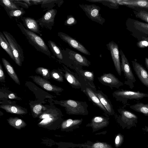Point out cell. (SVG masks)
<instances>
[{
    "label": "cell",
    "instance_id": "cell-1",
    "mask_svg": "<svg viewBox=\"0 0 148 148\" xmlns=\"http://www.w3.org/2000/svg\"><path fill=\"white\" fill-rule=\"evenodd\" d=\"M17 25L22 33L25 36L29 42L38 51L50 56V52L45 41L40 36L35 33L25 28L20 22Z\"/></svg>",
    "mask_w": 148,
    "mask_h": 148
},
{
    "label": "cell",
    "instance_id": "cell-2",
    "mask_svg": "<svg viewBox=\"0 0 148 148\" xmlns=\"http://www.w3.org/2000/svg\"><path fill=\"white\" fill-rule=\"evenodd\" d=\"M58 103L64 108L68 114L86 115L89 114L88 106L85 101L68 99L58 101Z\"/></svg>",
    "mask_w": 148,
    "mask_h": 148
},
{
    "label": "cell",
    "instance_id": "cell-3",
    "mask_svg": "<svg viewBox=\"0 0 148 148\" xmlns=\"http://www.w3.org/2000/svg\"><path fill=\"white\" fill-rule=\"evenodd\" d=\"M120 115L117 121L122 127L129 129L136 127L138 123V116L133 112L125 109L120 108L117 110Z\"/></svg>",
    "mask_w": 148,
    "mask_h": 148
},
{
    "label": "cell",
    "instance_id": "cell-4",
    "mask_svg": "<svg viewBox=\"0 0 148 148\" xmlns=\"http://www.w3.org/2000/svg\"><path fill=\"white\" fill-rule=\"evenodd\" d=\"M113 96L118 101L122 102L124 104H126L128 100L136 99L137 100L144 97H148V94L140 92L121 89L114 91Z\"/></svg>",
    "mask_w": 148,
    "mask_h": 148
},
{
    "label": "cell",
    "instance_id": "cell-5",
    "mask_svg": "<svg viewBox=\"0 0 148 148\" xmlns=\"http://www.w3.org/2000/svg\"><path fill=\"white\" fill-rule=\"evenodd\" d=\"M119 53L121 59V71L123 72L126 79L124 82V84L128 85L130 88L132 89L134 87V83L136 82V80L128 60L121 49L119 51Z\"/></svg>",
    "mask_w": 148,
    "mask_h": 148
},
{
    "label": "cell",
    "instance_id": "cell-6",
    "mask_svg": "<svg viewBox=\"0 0 148 148\" xmlns=\"http://www.w3.org/2000/svg\"><path fill=\"white\" fill-rule=\"evenodd\" d=\"M2 33L10 46L15 62L18 66H21L24 58L22 48L10 33L5 31H3Z\"/></svg>",
    "mask_w": 148,
    "mask_h": 148
},
{
    "label": "cell",
    "instance_id": "cell-7",
    "mask_svg": "<svg viewBox=\"0 0 148 148\" xmlns=\"http://www.w3.org/2000/svg\"><path fill=\"white\" fill-rule=\"evenodd\" d=\"M80 7L85 12L87 16L92 21L102 25L105 22V19L99 13L100 8L95 4H79Z\"/></svg>",
    "mask_w": 148,
    "mask_h": 148
},
{
    "label": "cell",
    "instance_id": "cell-8",
    "mask_svg": "<svg viewBox=\"0 0 148 148\" xmlns=\"http://www.w3.org/2000/svg\"><path fill=\"white\" fill-rule=\"evenodd\" d=\"M64 77L70 85L73 88L80 89L82 91L87 82L84 79L78 75L69 70L64 66Z\"/></svg>",
    "mask_w": 148,
    "mask_h": 148
},
{
    "label": "cell",
    "instance_id": "cell-9",
    "mask_svg": "<svg viewBox=\"0 0 148 148\" xmlns=\"http://www.w3.org/2000/svg\"><path fill=\"white\" fill-rule=\"evenodd\" d=\"M58 36L70 47L85 55H90V52L81 43L69 35L59 32L58 33Z\"/></svg>",
    "mask_w": 148,
    "mask_h": 148
},
{
    "label": "cell",
    "instance_id": "cell-10",
    "mask_svg": "<svg viewBox=\"0 0 148 148\" xmlns=\"http://www.w3.org/2000/svg\"><path fill=\"white\" fill-rule=\"evenodd\" d=\"M106 46L110 52L115 69L118 75L121 76L122 71L118 46L113 41L109 42Z\"/></svg>",
    "mask_w": 148,
    "mask_h": 148
},
{
    "label": "cell",
    "instance_id": "cell-11",
    "mask_svg": "<svg viewBox=\"0 0 148 148\" xmlns=\"http://www.w3.org/2000/svg\"><path fill=\"white\" fill-rule=\"evenodd\" d=\"M96 90L95 86L87 83L82 92L87 96L88 100L91 101L95 105L99 108L106 114H108V112L101 104L99 99L95 93Z\"/></svg>",
    "mask_w": 148,
    "mask_h": 148
},
{
    "label": "cell",
    "instance_id": "cell-12",
    "mask_svg": "<svg viewBox=\"0 0 148 148\" xmlns=\"http://www.w3.org/2000/svg\"><path fill=\"white\" fill-rule=\"evenodd\" d=\"M97 78L103 85L109 86L111 89L113 88H119L123 85V82L111 73H104Z\"/></svg>",
    "mask_w": 148,
    "mask_h": 148
},
{
    "label": "cell",
    "instance_id": "cell-13",
    "mask_svg": "<svg viewBox=\"0 0 148 148\" xmlns=\"http://www.w3.org/2000/svg\"><path fill=\"white\" fill-rule=\"evenodd\" d=\"M31 77L34 82L48 91L58 94L64 90V89L61 87L51 84L49 81L40 76L36 75Z\"/></svg>",
    "mask_w": 148,
    "mask_h": 148
},
{
    "label": "cell",
    "instance_id": "cell-14",
    "mask_svg": "<svg viewBox=\"0 0 148 148\" xmlns=\"http://www.w3.org/2000/svg\"><path fill=\"white\" fill-rule=\"evenodd\" d=\"M57 12L55 9H51L47 11L42 18L37 20L38 24L42 27L51 29L54 23V18Z\"/></svg>",
    "mask_w": 148,
    "mask_h": 148
},
{
    "label": "cell",
    "instance_id": "cell-15",
    "mask_svg": "<svg viewBox=\"0 0 148 148\" xmlns=\"http://www.w3.org/2000/svg\"><path fill=\"white\" fill-rule=\"evenodd\" d=\"M109 118L103 116H95L91 120L90 123L86 125L90 127L93 132L108 126L109 123Z\"/></svg>",
    "mask_w": 148,
    "mask_h": 148
},
{
    "label": "cell",
    "instance_id": "cell-16",
    "mask_svg": "<svg viewBox=\"0 0 148 148\" xmlns=\"http://www.w3.org/2000/svg\"><path fill=\"white\" fill-rule=\"evenodd\" d=\"M133 69L138 79L145 86L148 87V73L145 68L136 61H132Z\"/></svg>",
    "mask_w": 148,
    "mask_h": 148
},
{
    "label": "cell",
    "instance_id": "cell-17",
    "mask_svg": "<svg viewBox=\"0 0 148 148\" xmlns=\"http://www.w3.org/2000/svg\"><path fill=\"white\" fill-rule=\"evenodd\" d=\"M95 93L101 104L107 110L108 115H114L115 114V112L113 106L107 96L102 91L99 90H96L95 91Z\"/></svg>",
    "mask_w": 148,
    "mask_h": 148
},
{
    "label": "cell",
    "instance_id": "cell-18",
    "mask_svg": "<svg viewBox=\"0 0 148 148\" xmlns=\"http://www.w3.org/2000/svg\"><path fill=\"white\" fill-rule=\"evenodd\" d=\"M83 119H68L63 121L60 125L61 130L66 132L71 131L79 127Z\"/></svg>",
    "mask_w": 148,
    "mask_h": 148
},
{
    "label": "cell",
    "instance_id": "cell-19",
    "mask_svg": "<svg viewBox=\"0 0 148 148\" xmlns=\"http://www.w3.org/2000/svg\"><path fill=\"white\" fill-rule=\"evenodd\" d=\"M119 5L127 6L132 8H138L148 9V0H117Z\"/></svg>",
    "mask_w": 148,
    "mask_h": 148
},
{
    "label": "cell",
    "instance_id": "cell-20",
    "mask_svg": "<svg viewBox=\"0 0 148 148\" xmlns=\"http://www.w3.org/2000/svg\"><path fill=\"white\" fill-rule=\"evenodd\" d=\"M71 66L72 68L75 70L78 75L83 78L87 83H89L92 86H95L93 83L94 74L93 71L84 70L81 68L74 65Z\"/></svg>",
    "mask_w": 148,
    "mask_h": 148
},
{
    "label": "cell",
    "instance_id": "cell-21",
    "mask_svg": "<svg viewBox=\"0 0 148 148\" xmlns=\"http://www.w3.org/2000/svg\"><path fill=\"white\" fill-rule=\"evenodd\" d=\"M69 58L76 65L88 67L90 62L84 56L74 51L71 50L69 52Z\"/></svg>",
    "mask_w": 148,
    "mask_h": 148
},
{
    "label": "cell",
    "instance_id": "cell-22",
    "mask_svg": "<svg viewBox=\"0 0 148 148\" xmlns=\"http://www.w3.org/2000/svg\"><path fill=\"white\" fill-rule=\"evenodd\" d=\"M22 20L24 25L28 30L38 34L40 33L38 23L34 19L31 17H24Z\"/></svg>",
    "mask_w": 148,
    "mask_h": 148
},
{
    "label": "cell",
    "instance_id": "cell-23",
    "mask_svg": "<svg viewBox=\"0 0 148 148\" xmlns=\"http://www.w3.org/2000/svg\"><path fill=\"white\" fill-rule=\"evenodd\" d=\"M2 60L4 67L9 76L16 83L20 85V83L19 79L12 65L4 58H2Z\"/></svg>",
    "mask_w": 148,
    "mask_h": 148
},
{
    "label": "cell",
    "instance_id": "cell-24",
    "mask_svg": "<svg viewBox=\"0 0 148 148\" xmlns=\"http://www.w3.org/2000/svg\"><path fill=\"white\" fill-rule=\"evenodd\" d=\"M0 107L4 110L7 112L12 114L21 115L27 113V112L22 108L16 106L7 104L1 105Z\"/></svg>",
    "mask_w": 148,
    "mask_h": 148
},
{
    "label": "cell",
    "instance_id": "cell-25",
    "mask_svg": "<svg viewBox=\"0 0 148 148\" xmlns=\"http://www.w3.org/2000/svg\"><path fill=\"white\" fill-rule=\"evenodd\" d=\"M0 43L1 47L6 51L11 58L14 61V58L10 46L4 34L1 32H0Z\"/></svg>",
    "mask_w": 148,
    "mask_h": 148
},
{
    "label": "cell",
    "instance_id": "cell-26",
    "mask_svg": "<svg viewBox=\"0 0 148 148\" xmlns=\"http://www.w3.org/2000/svg\"><path fill=\"white\" fill-rule=\"evenodd\" d=\"M7 121L10 125L18 130L24 127L27 125L23 120L17 117H10Z\"/></svg>",
    "mask_w": 148,
    "mask_h": 148
},
{
    "label": "cell",
    "instance_id": "cell-27",
    "mask_svg": "<svg viewBox=\"0 0 148 148\" xmlns=\"http://www.w3.org/2000/svg\"><path fill=\"white\" fill-rule=\"evenodd\" d=\"M132 25L136 30L148 35V24L134 20Z\"/></svg>",
    "mask_w": 148,
    "mask_h": 148
},
{
    "label": "cell",
    "instance_id": "cell-28",
    "mask_svg": "<svg viewBox=\"0 0 148 148\" xmlns=\"http://www.w3.org/2000/svg\"><path fill=\"white\" fill-rule=\"evenodd\" d=\"M130 108L136 112L142 113L145 116H148V103L144 104L139 102L130 105Z\"/></svg>",
    "mask_w": 148,
    "mask_h": 148
},
{
    "label": "cell",
    "instance_id": "cell-29",
    "mask_svg": "<svg viewBox=\"0 0 148 148\" xmlns=\"http://www.w3.org/2000/svg\"><path fill=\"white\" fill-rule=\"evenodd\" d=\"M84 144H77L75 147H83L84 148L86 147H90L91 148H113L111 145L106 143L97 142L92 143L90 145V143Z\"/></svg>",
    "mask_w": 148,
    "mask_h": 148
},
{
    "label": "cell",
    "instance_id": "cell-30",
    "mask_svg": "<svg viewBox=\"0 0 148 148\" xmlns=\"http://www.w3.org/2000/svg\"><path fill=\"white\" fill-rule=\"evenodd\" d=\"M60 117L58 116L43 119L38 123V125L40 127L50 129L51 125L59 120Z\"/></svg>",
    "mask_w": 148,
    "mask_h": 148
},
{
    "label": "cell",
    "instance_id": "cell-31",
    "mask_svg": "<svg viewBox=\"0 0 148 148\" xmlns=\"http://www.w3.org/2000/svg\"><path fill=\"white\" fill-rule=\"evenodd\" d=\"M48 45L52 52L57 58L62 60L63 58L62 53L60 48L54 42L50 40L48 41Z\"/></svg>",
    "mask_w": 148,
    "mask_h": 148
},
{
    "label": "cell",
    "instance_id": "cell-32",
    "mask_svg": "<svg viewBox=\"0 0 148 148\" xmlns=\"http://www.w3.org/2000/svg\"><path fill=\"white\" fill-rule=\"evenodd\" d=\"M47 108L40 104H36L32 108V114L35 117H37L44 112L47 110Z\"/></svg>",
    "mask_w": 148,
    "mask_h": 148
},
{
    "label": "cell",
    "instance_id": "cell-33",
    "mask_svg": "<svg viewBox=\"0 0 148 148\" xmlns=\"http://www.w3.org/2000/svg\"><path fill=\"white\" fill-rule=\"evenodd\" d=\"M59 116V113L56 110L51 109L47 110L39 116L40 119H44Z\"/></svg>",
    "mask_w": 148,
    "mask_h": 148
},
{
    "label": "cell",
    "instance_id": "cell-34",
    "mask_svg": "<svg viewBox=\"0 0 148 148\" xmlns=\"http://www.w3.org/2000/svg\"><path fill=\"white\" fill-rule=\"evenodd\" d=\"M36 72L42 75L43 78L45 79L48 80L51 78L50 72L49 69L47 68L38 67L36 69Z\"/></svg>",
    "mask_w": 148,
    "mask_h": 148
},
{
    "label": "cell",
    "instance_id": "cell-35",
    "mask_svg": "<svg viewBox=\"0 0 148 148\" xmlns=\"http://www.w3.org/2000/svg\"><path fill=\"white\" fill-rule=\"evenodd\" d=\"M88 1L101 3L104 5L108 6L110 8H115V7L117 8V7H118V5L119 4L117 2V1L88 0Z\"/></svg>",
    "mask_w": 148,
    "mask_h": 148
},
{
    "label": "cell",
    "instance_id": "cell-36",
    "mask_svg": "<svg viewBox=\"0 0 148 148\" xmlns=\"http://www.w3.org/2000/svg\"><path fill=\"white\" fill-rule=\"evenodd\" d=\"M51 78L53 79L60 82L64 81L62 73L59 72L57 71L52 70L50 72Z\"/></svg>",
    "mask_w": 148,
    "mask_h": 148
},
{
    "label": "cell",
    "instance_id": "cell-37",
    "mask_svg": "<svg viewBox=\"0 0 148 148\" xmlns=\"http://www.w3.org/2000/svg\"><path fill=\"white\" fill-rule=\"evenodd\" d=\"M134 12L136 16L144 21L148 24V12L144 10H140L138 11Z\"/></svg>",
    "mask_w": 148,
    "mask_h": 148
},
{
    "label": "cell",
    "instance_id": "cell-38",
    "mask_svg": "<svg viewBox=\"0 0 148 148\" xmlns=\"http://www.w3.org/2000/svg\"><path fill=\"white\" fill-rule=\"evenodd\" d=\"M1 3L8 9L10 10L19 9V8L12 1L8 0H1Z\"/></svg>",
    "mask_w": 148,
    "mask_h": 148
},
{
    "label": "cell",
    "instance_id": "cell-39",
    "mask_svg": "<svg viewBox=\"0 0 148 148\" xmlns=\"http://www.w3.org/2000/svg\"><path fill=\"white\" fill-rule=\"evenodd\" d=\"M124 137L123 135L120 133L116 135L114 140V145L116 148H118L121 146L124 141Z\"/></svg>",
    "mask_w": 148,
    "mask_h": 148
},
{
    "label": "cell",
    "instance_id": "cell-40",
    "mask_svg": "<svg viewBox=\"0 0 148 148\" xmlns=\"http://www.w3.org/2000/svg\"><path fill=\"white\" fill-rule=\"evenodd\" d=\"M77 23V21L75 17L72 15H69L67 16L64 25L66 26H72L76 24Z\"/></svg>",
    "mask_w": 148,
    "mask_h": 148
},
{
    "label": "cell",
    "instance_id": "cell-41",
    "mask_svg": "<svg viewBox=\"0 0 148 148\" xmlns=\"http://www.w3.org/2000/svg\"><path fill=\"white\" fill-rule=\"evenodd\" d=\"M25 12L23 10L20 9L10 10L9 12V15L11 17H18L24 14Z\"/></svg>",
    "mask_w": 148,
    "mask_h": 148
},
{
    "label": "cell",
    "instance_id": "cell-42",
    "mask_svg": "<svg viewBox=\"0 0 148 148\" xmlns=\"http://www.w3.org/2000/svg\"><path fill=\"white\" fill-rule=\"evenodd\" d=\"M137 46L140 48H144L148 47V42L146 40H143L137 43Z\"/></svg>",
    "mask_w": 148,
    "mask_h": 148
},
{
    "label": "cell",
    "instance_id": "cell-43",
    "mask_svg": "<svg viewBox=\"0 0 148 148\" xmlns=\"http://www.w3.org/2000/svg\"><path fill=\"white\" fill-rule=\"evenodd\" d=\"M5 79V76L3 71L2 65L0 63V81L1 82H4Z\"/></svg>",
    "mask_w": 148,
    "mask_h": 148
},
{
    "label": "cell",
    "instance_id": "cell-44",
    "mask_svg": "<svg viewBox=\"0 0 148 148\" xmlns=\"http://www.w3.org/2000/svg\"><path fill=\"white\" fill-rule=\"evenodd\" d=\"M8 98L10 99H16L15 95L14 93H10L8 95Z\"/></svg>",
    "mask_w": 148,
    "mask_h": 148
},
{
    "label": "cell",
    "instance_id": "cell-45",
    "mask_svg": "<svg viewBox=\"0 0 148 148\" xmlns=\"http://www.w3.org/2000/svg\"><path fill=\"white\" fill-rule=\"evenodd\" d=\"M145 65L148 69V58H146L145 59Z\"/></svg>",
    "mask_w": 148,
    "mask_h": 148
},
{
    "label": "cell",
    "instance_id": "cell-46",
    "mask_svg": "<svg viewBox=\"0 0 148 148\" xmlns=\"http://www.w3.org/2000/svg\"><path fill=\"white\" fill-rule=\"evenodd\" d=\"M142 130L148 132V126H145L144 128H142Z\"/></svg>",
    "mask_w": 148,
    "mask_h": 148
},
{
    "label": "cell",
    "instance_id": "cell-47",
    "mask_svg": "<svg viewBox=\"0 0 148 148\" xmlns=\"http://www.w3.org/2000/svg\"><path fill=\"white\" fill-rule=\"evenodd\" d=\"M142 38L143 40H146L148 42V37H142Z\"/></svg>",
    "mask_w": 148,
    "mask_h": 148
},
{
    "label": "cell",
    "instance_id": "cell-48",
    "mask_svg": "<svg viewBox=\"0 0 148 148\" xmlns=\"http://www.w3.org/2000/svg\"><path fill=\"white\" fill-rule=\"evenodd\" d=\"M90 148V147H86V148Z\"/></svg>",
    "mask_w": 148,
    "mask_h": 148
},
{
    "label": "cell",
    "instance_id": "cell-49",
    "mask_svg": "<svg viewBox=\"0 0 148 148\" xmlns=\"http://www.w3.org/2000/svg\"><path fill=\"white\" fill-rule=\"evenodd\" d=\"M79 148H82V147H79Z\"/></svg>",
    "mask_w": 148,
    "mask_h": 148
},
{
    "label": "cell",
    "instance_id": "cell-50",
    "mask_svg": "<svg viewBox=\"0 0 148 148\" xmlns=\"http://www.w3.org/2000/svg\"><path fill=\"white\" fill-rule=\"evenodd\" d=\"M147 147H148V145L147 146Z\"/></svg>",
    "mask_w": 148,
    "mask_h": 148
}]
</instances>
